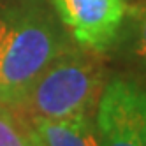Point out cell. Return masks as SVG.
I'll return each mask as SVG.
<instances>
[{"instance_id":"cell-1","label":"cell","mask_w":146,"mask_h":146,"mask_svg":"<svg viewBox=\"0 0 146 146\" xmlns=\"http://www.w3.org/2000/svg\"><path fill=\"white\" fill-rule=\"evenodd\" d=\"M72 44L48 0L0 7V102L16 106L44 69Z\"/></svg>"},{"instance_id":"cell-2","label":"cell","mask_w":146,"mask_h":146,"mask_svg":"<svg viewBox=\"0 0 146 146\" xmlns=\"http://www.w3.org/2000/svg\"><path fill=\"white\" fill-rule=\"evenodd\" d=\"M99 56L72 44L44 69L14 108L32 121L95 114L108 83Z\"/></svg>"},{"instance_id":"cell-3","label":"cell","mask_w":146,"mask_h":146,"mask_svg":"<svg viewBox=\"0 0 146 146\" xmlns=\"http://www.w3.org/2000/svg\"><path fill=\"white\" fill-rule=\"evenodd\" d=\"M100 146H146V86L137 79L106 83L95 111Z\"/></svg>"},{"instance_id":"cell-4","label":"cell","mask_w":146,"mask_h":146,"mask_svg":"<svg viewBox=\"0 0 146 146\" xmlns=\"http://www.w3.org/2000/svg\"><path fill=\"white\" fill-rule=\"evenodd\" d=\"M72 40L92 53L111 51L121 28L127 0H48Z\"/></svg>"},{"instance_id":"cell-5","label":"cell","mask_w":146,"mask_h":146,"mask_svg":"<svg viewBox=\"0 0 146 146\" xmlns=\"http://www.w3.org/2000/svg\"><path fill=\"white\" fill-rule=\"evenodd\" d=\"M42 146H100L95 114L69 120H35Z\"/></svg>"},{"instance_id":"cell-6","label":"cell","mask_w":146,"mask_h":146,"mask_svg":"<svg viewBox=\"0 0 146 146\" xmlns=\"http://www.w3.org/2000/svg\"><path fill=\"white\" fill-rule=\"evenodd\" d=\"M111 49L132 70L146 74V2L134 7L127 5L121 28Z\"/></svg>"},{"instance_id":"cell-7","label":"cell","mask_w":146,"mask_h":146,"mask_svg":"<svg viewBox=\"0 0 146 146\" xmlns=\"http://www.w3.org/2000/svg\"><path fill=\"white\" fill-rule=\"evenodd\" d=\"M0 146H42L34 121L4 102H0Z\"/></svg>"}]
</instances>
